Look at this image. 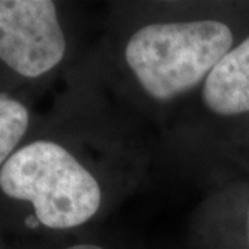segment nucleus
Segmentation results:
<instances>
[{
    "instance_id": "7",
    "label": "nucleus",
    "mask_w": 249,
    "mask_h": 249,
    "mask_svg": "<svg viewBox=\"0 0 249 249\" xmlns=\"http://www.w3.org/2000/svg\"><path fill=\"white\" fill-rule=\"evenodd\" d=\"M248 241H249V212H248Z\"/></svg>"
},
{
    "instance_id": "4",
    "label": "nucleus",
    "mask_w": 249,
    "mask_h": 249,
    "mask_svg": "<svg viewBox=\"0 0 249 249\" xmlns=\"http://www.w3.org/2000/svg\"><path fill=\"white\" fill-rule=\"evenodd\" d=\"M202 100L217 115L249 112V36L214 65L204 82Z\"/></svg>"
},
{
    "instance_id": "1",
    "label": "nucleus",
    "mask_w": 249,
    "mask_h": 249,
    "mask_svg": "<svg viewBox=\"0 0 249 249\" xmlns=\"http://www.w3.org/2000/svg\"><path fill=\"white\" fill-rule=\"evenodd\" d=\"M231 45V29L216 19L160 22L134 32L124 58L142 89L168 101L205 82Z\"/></svg>"
},
{
    "instance_id": "5",
    "label": "nucleus",
    "mask_w": 249,
    "mask_h": 249,
    "mask_svg": "<svg viewBox=\"0 0 249 249\" xmlns=\"http://www.w3.org/2000/svg\"><path fill=\"white\" fill-rule=\"evenodd\" d=\"M29 114L24 104L0 93V165L14 154L19 140L27 133Z\"/></svg>"
},
{
    "instance_id": "3",
    "label": "nucleus",
    "mask_w": 249,
    "mask_h": 249,
    "mask_svg": "<svg viewBox=\"0 0 249 249\" xmlns=\"http://www.w3.org/2000/svg\"><path fill=\"white\" fill-rule=\"evenodd\" d=\"M67 43L50 0H0V60L25 76L37 78L65 54Z\"/></svg>"
},
{
    "instance_id": "2",
    "label": "nucleus",
    "mask_w": 249,
    "mask_h": 249,
    "mask_svg": "<svg viewBox=\"0 0 249 249\" xmlns=\"http://www.w3.org/2000/svg\"><path fill=\"white\" fill-rule=\"evenodd\" d=\"M0 188L10 198L31 202L39 223L54 230L79 227L101 205L97 178L50 140H36L14 152L0 169Z\"/></svg>"
},
{
    "instance_id": "6",
    "label": "nucleus",
    "mask_w": 249,
    "mask_h": 249,
    "mask_svg": "<svg viewBox=\"0 0 249 249\" xmlns=\"http://www.w3.org/2000/svg\"><path fill=\"white\" fill-rule=\"evenodd\" d=\"M65 249H106L103 247H98V245H94V244H78V245H72V247H68Z\"/></svg>"
}]
</instances>
